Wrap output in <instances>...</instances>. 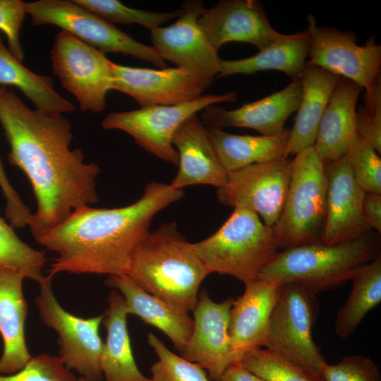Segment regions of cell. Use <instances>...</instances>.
I'll return each instance as SVG.
<instances>
[{"mask_svg": "<svg viewBox=\"0 0 381 381\" xmlns=\"http://www.w3.org/2000/svg\"><path fill=\"white\" fill-rule=\"evenodd\" d=\"M0 123L11 147L9 162L33 189L37 209L28 226L35 241L75 210L98 202L99 167L85 163L81 150L70 148L71 127L61 114L31 109L1 87Z\"/></svg>", "mask_w": 381, "mask_h": 381, "instance_id": "cell-1", "label": "cell"}, {"mask_svg": "<svg viewBox=\"0 0 381 381\" xmlns=\"http://www.w3.org/2000/svg\"><path fill=\"white\" fill-rule=\"evenodd\" d=\"M183 196V189L151 182L131 205L75 210L36 241L57 255L48 275L128 274L133 255L149 234L155 215Z\"/></svg>", "mask_w": 381, "mask_h": 381, "instance_id": "cell-2", "label": "cell"}, {"mask_svg": "<svg viewBox=\"0 0 381 381\" xmlns=\"http://www.w3.org/2000/svg\"><path fill=\"white\" fill-rule=\"evenodd\" d=\"M208 274L193 243L170 222L149 233L135 251L127 275L146 292L188 313L195 308L198 289Z\"/></svg>", "mask_w": 381, "mask_h": 381, "instance_id": "cell-3", "label": "cell"}, {"mask_svg": "<svg viewBox=\"0 0 381 381\" xmlns=\"http://www.w3.org/2000/svg\"><path fill=\"white\" fill-rule=\"evenodd\" d=\"M380 235L371 230L334 245L318 242L283 249L261 270L257 279L279 285L298 283L315 294L335 289L381 255Z\"/></svg>", "mask_w": 381, "mask_h": 381, "instance_id": "cell-4", "label": "cell"}, {"mask_svg": "<svg viewBox=\"0 0 381 381\" xmlns=\"http://www.w3.org/2000/svg\"><path fill=\"white\" fill-rule=\"evenodd\" d=\"M193 245L210 274H228L244 284L257 279L279 249L272 228L243 207H235L214 234Z\"/></svg>", "mask_w": 381, "mask_h": 381, "instance_id": "cell-5", "label": "cell"}, {"mask_svg": "<svg viewBox=\"0 0 381 381\" xmlns=\"http://www.w3.org/2000/svg\"><path fill=\"white\" fill-rule=\"evenodd\" d=\"M327 208L325 165L314 146L295 155L284 205L272 228L279 248L321 242Z\"/></svg>", "mask_w": 381, "mask_h": 381, "instance_id": "cell-6", "label": "cell"}, {"mask_svg": "<svg viewBox=\"0 0 381 381\" xmlns=\"http://www.w3.org/2000/svg\"><path fill=\"white\" fill-rule=\"evenodd\" d=\"M318 314L316 294L298 283L282 284L264 347L322 373L327 362L312 334Z\"/></svg>", "mask_w": 381, "mask_h": 381, "instance_id": "cell-7", "label": "cell"}, {"mask_svg": "<svg viewBox=\"0 0 381 381\" xmlns=\"http://www.w3.org/2000/svg\"><path fill=\"white\" fill-rule=\"evenodd\" d=\"M34 25L52 24L103 53H121L149 61L159 68L164 60L153 47L135 40L112 23L74 1L39 0L25 3Z\"/></svg>", "mask_w": 381, "mask_h": 381, "instance_id": "cell-8", "label": "cell"}, {"mask_svg": "<svg viewBox=\"0 0 381 381\" xmlns=\"http://www.w3.org/2000/svg\"><path fill=\"white\" fill-rule=\"evenodd\" d=\"M52 277L39 284L36 306L42 322L58 334L59 357L65 366L88 381H102L101 357L104 343L99 327L104 315L90 318L74 315L57 301L52 288Z\"/></svg>", "mask_w": 381, "mask_h": 381, "instance_id": "cell-9", "label": "cell"}, {"mask_svg": "<svg viewBox=\"0 0 381 381\" xmlns=\"http://www.w3.org/2000/svg\"><path fill=\"white\" fill-rule=\"evenodd\" d=\"M237 100L236 92L204 95L177 105L150 106L107 115L102 126L129 134L146 151L166 162L178 166L179 155L173 145L174 135L190 116L207 106Z\"/></svg>", "mask_w": 381, "mask_h": 381, "instance_id": "cell-10", "label": "cell"}, {"mask_svg": "<svg viewBox=\"0 0 381 381\" xmlns=\"http://www.w3.org/2000/svg\"><path fill=\"white\" fill-rule=\"evenodd\" d=\"M51 59L53 73L75 97L82 111L99 113L105 109L114 80L112 61L104 53L61 30L55 37Z\"/></svg>", "mask_w": 381, "mask_h": 381, "instance_id": "cell-11", "label": "cell"}, {"mask_svg": "<svg viewBox=\"0 0 381 381\" xmlns=\"http://www.w3.org/2000/svg\"><path fill=\"white\" fill-rule=\"evenodd\" d=\"M307 20L309 60L306 64L349 79L362 90L368 89L380 75L381 45L376 43L375 37H370L361 46L351 31L318 26L312 15Z\"/></svg>", "mask_w": 381, "mask_h": 381, "instance_id": "cell-12", "label": "cell"}, {"mask_svg": "<svg viewBox=\"0 0 381 381\" xmlns=\"http://www.w3.org/2000/svg\"><path fill=\"white\" fill-rule=\"evenodd\" d=\"M291 172L289 157L248 165L228 174L226 183L217 188V200L227 206L248 209L273 227L284 205Z\"/></svg>", "mask_w": 381, "mask_h": 381, "instance_id": "cell-13", "label": "cell"}, {"mask_svg": "<svg viewBox=\"0 0 381 381\" xmlns=\"http://www.w3.org/2000/svg\"><path fill=\"white\" fill-rule=\"evenodd\" d=\"M182 6L173 24L150 30L152 47L164 60L190 71L208 88L219 73L222 59L198 24L202 2L188 1Z\"/></svg>", "mask_w": 381, "mask_h": 381, "instance_id": "cell-14", "label": "cell"}, {"mask_svg": "<svg viewBox=\"0 0 381 381\" xmlns=\"http://www.w3.org/2000/svg\"><path fill=\"white\" fill-rule=\"evenodd\" d=\"M198 22L217 51L230 42L249 43L260 51L285 36L272 28L264 6L257 0L221 1L204 8Z\"/></svg>", "mask_w": 381, "mask_h": 381, "instance_id": "cell-15", "label": "cell"}, {"mask_svg": "<svg viewBox=\"0 0 381 381\" xmlns=\"http://www.w3.org/2000/svg\"><path fill=\"white\" fill-rule=\"evenodd\" d=\"M113 90L133 97L141 107L177 105L195 100L206 89L202 80L181 68L159 70L111 62Z\"/></svg>", "mask_w": 381, "mask_h": 381, "instance_id": "cell-16", "label": "cell"}, {"mask_svg": "<svg viewBox=\"0 0 381 381\" xmlns=\"http://www.w3.org/2000/svg\"><path fill=\"white\" fill-rule=\"evenodd\" d=\"M234 299L213 301L206 291L198 296L193 309V327L181 354L195 363L217 380L236 364L231 351L229 335L230 310Z\"/></svg>", "mask_w": 381, "mask_h": 381, "instance_id": "cell-17", "label": "cell"}, {"mask_svg": "<svg viewBox=\"0 0 381 381\" xmlns=\"http://www.w3.org/2000/svg\"><path fill=\"white\" fill-rule=\"evenodd\" d=\"M325 169L327 208L321 242L334 245L370 231L362 212L366 192L356 181L347 155L325 166Z\"/></svg>", "mask_w": 381, "mask_h": 381, "instance_id": "cell-18", "label": "cell"}, {"mask_svg": "<svg viewBox=\"0 0 381 381\" xmlns=\"http://www.w3.org/2000/svg\"><path fill=\"white\" fill-rule=\"evenodd\" d=\"M301 79L283 90L241 107L227 110L217 104L202 109L200 121L205 127H241L259 131L262 135H280L291 114L296 111L301 98Z\"/></svg>", "mask_w": 381, "mask_h": 381, "instance_id": "cell-19", "label": "cell"}, {"mask_svg": "<svg viewBox=\"0 0 381 381\" xmlns=\"http://www.w3.org/2000/svg\"><path fill=\"white\" fill-rule=\"evenodd\" d=\"M245 286L230 310L229 335L235 363H240L247 352L264 347L281 290V285L258 279Z\"/></svg>", "mask_w": 381, "mask_h": 381, "instance_id": "cell-20", "label": "cell"}, {"mask_svg": "<svg viewBox=\"0 0 381 381\" xmlns=\"http://www.w3.org/2000/svg\"><path fill=\"white\" fill-rule=\"evenodd\" d=\"M173 145L179 155V169L170 183L173 187L183 189L188 186L210 185L219 188L226 183L228 173L196 114L179 126L174 135Z\"/></svg>", "mask_w": 381, "mask_h": 381, "instance_id": "cell-21", "label": "cell"}, {"mask_svg": "<svg viewBox=\"0 0 381 381\" xmlns=\"http://www.w3.org/2000/svg\"><path fill=\"white\" fill-rule=\"evenodd\" d=\"M362 89L340 78L322 115L314 147L325 166L346 155L355 141L356 102Z\"/></svg>", "mask_w": 381, "mask_h": 381, "instance_id": "cell-22", "label": "cell"}, {"mask_svg": "<svg viewBox=\"0 0 381 381\" xmlns=\"http://www.w3.org/2000/svg\"><path fill=\"white\" fill-rule=\"evenodd\" d=\"M24 278L15 270L0 268V334L4 344L0 375L19 371L32 357L25 337L28 304L22 288Z\"/></svg>", "mask_w": 381, "mask_h": 381, "instance_id": "cell-23", "label": "cell"}, {"mask_svg": "<svg viewBox=\"0 0 381 381\" xmlns=\"http://www.w3.org/2000/svg\"><path fill=\"white\" fill-rule=\"evenodd\" d=\"M106 284L120 291L128 314L164 332L181 353L193 330V320L138 286L127 274L109 276Z\"/></svg>", "mask_w": 381, "mask_h": 381, "instance_id": "cell-24", "label": "cell"}, {"mask_svg": "<svg viewBox=\"0 0 381 381\" xmlns=\"http://www.w3.org/2000/svg\"><path fill=\"white\" fill-rule=\"evenodd\" d=\"M108 308L102 320L107 329L101 368L105 381H151L138 369L131 349L127 328L128 315L121 294L112 291L107 297Z\"/></svg>", "mask_w": 381, "mask_h": 381, "instance_id": "cell-25", "label": "cell"}, {"mask_svg": "<svg viewBox=\"0 0 381 381\" xmlns=\"http://www.w3.org/2000/svg\"><path fill=\"white\" fill-rule=\"evenodd\" d=\"M339 78L322 68L306 64L301 78V98L289 133L288 155L314 145L320 119Z\"/></svg>", "mask_w": 381, "mask_h": 381, "instance_id": "cell-26", "label": "cell"}, {"mask_svg": "<svg viewBox=\"0 0 381 381\" xmlns=\"http://www.w3.org/2000/svg\"><path fill=\"white\" fill-rule=\"evenodd\" d=\"M205 128L214 152L228 174L253 164L289 157L290 130L287 128L278 135L253 136Z\"/></svg>", "mask_w": 381, "mask_h": 381, "instance_id": "cell-27", "label": "cell"}, {"mask_svg": "<svg viewBox=\"0 0 381 381\" xmlns=\"http://www.w3.org/2000/svg\"><path fill=\"white\" fill-rule=\"evenodd\" d=\"M308 48L306 31L285 35L282 40L250 57L238 60L222 59L218 77L274 70L284 72L294 80H298L306 67Z\"/></svg>", "mask_w": 381, "mask_h": 381, "instance_id": "cell-28", "label": "cell"}, {"mask_svg": "<svg viewBox=\"0 0 381 381\" xmlns=\"http://www.w3.org/2000/svg\"><path fill=\"white\" fill-rule=\"evenodd\" d=\"M6 85L19 89L40 111L63 114L75 109L55 90L51 78L32 72L10 52L0 32V86Z\"/></svg>", "mask_w": 381, "mask_h": 381, "instance_id": "cell-29", "label": "cell"}, {"mask_svg": "<svg viewBox=\"0 0 381 381\" xmlns=\"http://www.w3.org/2000/svg\"><path fill=\"white\" fill-rule=\"evenodd\" d=\"M351 280V293L339 310L334 324L335 332L341 338L351 335L381 301V255L360 267Z\"/></svg>", "mask_w": 381, "mask_h": 381, "instance_id": "cell-30", "label": "cell"}, {"mask_svg": "<svg viewBox=\"0 0 381 381\" xmlns=\"http://www.w3.org/2000/svg\"><path fill=\"white\" fill-rule=\"evenodd\" d=\"M240 363L265 381H325L322 374L304 367L269 349L247 352Z\"/></svg>", "mask_w": 381, "mask_h": 381, "instance_id": "cell-31", "label": "cell"}, {"mask_svg": "<svg viewBox=\"0 0 381 381\" xmlns=\"http://www.w3.org/2000/svg\"><path fill=\"white\" fill-rule=\"evenodd\" d=\"M47 260L44 251L34 249L20 240L0 216V268L15 270L40 284L45 277L42 269Z\"/></svg>", "mask_w": 381, "mask_h": 381, "instance_id": "cell-32", "label": "cell"}, {"mask_svg": "<svg viewBox=\"0 0 381 381\" xmlns=\"http://www.w3.org/2000/svg\"><path fill=\"white\" fill-rule=\"evenodd\" d=\"M108 22L125 25L138 24L150 30L169 20L179 18L183 10L169 13L147 11L128 7L117 0H73Z\"/></svg>", "mask_w": 381, "mask_h": 381, "instance_id": "cell-33", "label": "cell"}, {"mask_svg": "<svg viewBox=\"0 0 381 381\" xmlns=\"http://www.w3.org/2000/svg\"><path fill=\"white\" fill-rule=\"evenodd\" d=\"M147 341L159 358L151 366V381H210L203 368L174 353L154 334Z\"/></svg>", "mask_w": 381, "mask_h": 381, "instance_id": "cell-34", "label": "cell"}, {"mask_svg": "<svg viewBox=\"0 0 381 381\" xmlns=\"http://www.w3.org/2000/svg\"><path fill=\"white\" fill-rule=\"evenodd\" d=\"M346 155L358 185L365 192L381 193V159L375 148L357 135Z\"/></svg>", "mask_w": 381, "mask_h": 381, "instance_id": "cell-35", "label": "cell"}, {"mask_svg": "<svg viewBox=\"0 0 381 381\" xmlns=\"http://www.w3.org/2000/svg\"><path fill=\"white\" fill-rule=\"evenodd\" d=\"M358 136L381 153V75L363 95V104L356 110Z\"/></svg>", "mask_w": 381, "mask_h": 381, "instance_id": "cell-36", "label": "cell"}, {"mask_svg": "<svg viewBox=\"0 0 381 381\" xmlns=\"http://www.w3.org/2000/svg\"><path fill=\"white\" fill-rule=\"evenodd\" d=\"M0 381H78L58 356L37 355L19 371L0 375Z\"/></svg>", "mask_w": 381, "mask_h": 381, "instance_id": "cell-37", "label": "cell"}, {"mask_svg": "<svg viewBox=\"0 0 381 381\" xmlns=\"http://www.w3.org/2000/svg\"><path fill=\"white\" fill-rule=\"evenodd\" d=\"M322 374L325 381H381L378 366L362 355L344 356L337 364L327 363Z\"/></svg>", "mask_w": 381, "mask_h": 381, "instance_id": "cell-38", "label": "cell"}, {"mask_svg": "<svg viewBox=\"0 0 381 381\" xmlns=\"http://www.w3.org/2000/svg\"><path fill=\"white\" fill-rule=\"evenodd\" d=\"M25 3L21 0H0V32L5 34L10 52L20 61L24 59L20 32L27 13Z\"/></svg>", "mask_w": 381, "mask_h": 381, "instance_id": "cell-39", "label": "cell"}, {"mask_svg": "<svg viewBox=\"0 0 381 381\" xmlns=\"http://www.w3.org/2000/svg\"><path fill=\"white\" fill-rule=\"evenodd\" d=\"M1 87H0V93ZM0 188L6 198V217L15 227L28 226L32 213L9 182L0 159Z\"/></svg>", "mask_w": 381, "mask_h": 381, "instance_id": "cell-40", "label": "cell"}, {"mask_svg": "<svg viewBox=\"0 0 381 381\" xmlns=\"http://www.w3.org/2000/svg\"><path fill=\"white\" fill-rule=\"evenodd\" d=\"M364 220L370 228L381 232V193L366 192L362 207Z\"/></svg>", "mask_w": 381, "mask_h": 381, "instance_id": "cell-41", "label": "cell"}, {"mask_svg": "<svg viewBox=\"0 0 381 381\" xmlns=\"http://www.w3.org/2000/svg\"><path fill=\"white\" fill-rule=\"evenodd\" d=\"M216 381H265L246 370L240 363L230 366Z\"/></svg>", "mask_w": 381, "mask_h": 381, "instance_id": "cell-42", "label": "cell"}, {"mask_svg": "<svg viewBox=\"0 0 381 381\" xmlns=\"http://www.w3.org/2000/svg\"><path fill=\"white\" fill-rule=\"evenodd\" d=\"M78 381H88V380H85V379H84V378H83V377H80V378L78 379Z\"/></svg>", "mask_w": 381, "mask_h": 381, "instance_id": "cell-43", "label": "cell"}]
</instances>
